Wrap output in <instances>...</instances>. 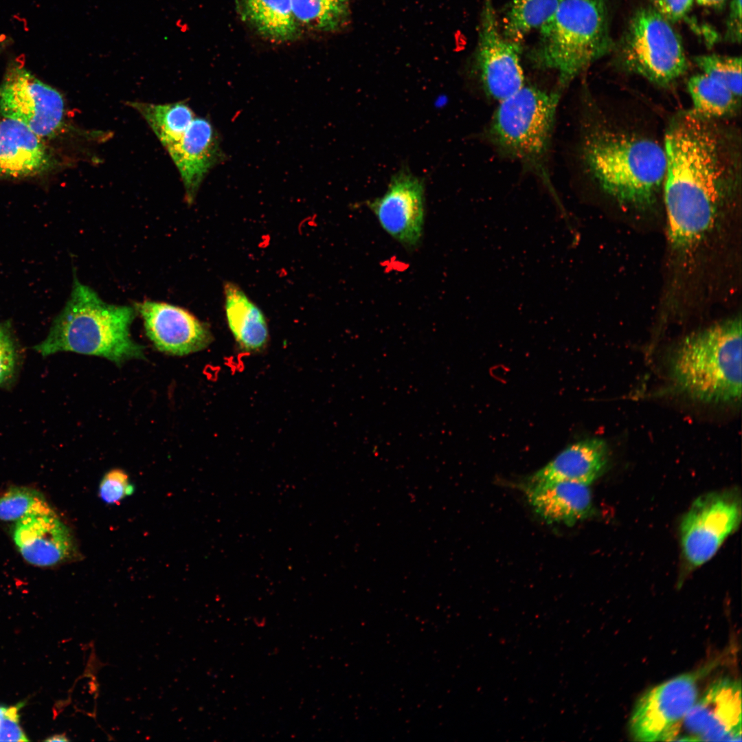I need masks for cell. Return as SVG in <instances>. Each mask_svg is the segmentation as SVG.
<instances>
[{
  "label": "cell",
  "mask_w": 742,
  "mask_h": 742,
  "mask_svg": "<svg viewBox=\"0 0 742 742\" xmlns=\"http://www.w3.org/2000/svg\"><path fill=\"white\" fill-rule=\"evenodd\" d=\"M674 741H741V685L721 678L697 698Z\"/></svg>",
  "instance_id": "12"
},
{
  "label": "cell",
  "mask_w": 742,
  "mask_h": 742,
  "mask_svg": "<svg viewBox=\"0 0 742 742\" xmlns=\"http://www.w3.org/2000/svg\"><path fill=\"white\" fill-rule=\"evenodd\" d=\"M56 159L41 138L23 124L0 120V179H23L52 170Z\"/></svg>",
  "instance_id": "17"
},
{
  "label": "cell",
  "mask_w": 742,
  "mask_h": 742,
  "mask_svg": "<svg viewBox=\"0 0 742 742\" xmlns=\"http://www.w3.org/2000/svg\"><path fill=\"white\" fill-rule=\"evenodd\" d=\"M694 0H650L651 8L668 22H677L690 12Z\"/></svg>",
  "instance_id": "31"
},
{
  "label": "cell",
  "mask_w": 742,
  "mask_h": 742,
  "mask_svg": "<svg viewBox=\"0 0 742 742\" xmlns=\"http://www.w3.org/2000/svg\"><path fill=\"white\" fill-rule=\"evenodd\" d=\"M16 349L5 327L0 326V385L10 379L16 366Z\"/></svg>",
  "instance_id": "30"
},
{
  "label": "cell",
  "mask_w": 742,
  "mask_h": 742,
  "mask_svg": "<svg viewBox=\"0 0 742 742\" xmlns=\"http://www.w3.org/2000/svg\"><path fill=\"white\" fill-rule=\"evenodd\" d=\"M687 87L694 113L705 119L730 114L740 100L728 89L704 73L693 76Z\"/></svg>",
  "instance_id": "25"
},
{
  "label": "cell",
  "mask_w": 742,
  "mask_h": 742,
  "mask_svg": "<svg viewBox=\"0 0 742 742\" xmlns=\"http://www.w3.org/2000/svg\"><path fill=\"white\" fill-rule=\"evenodd\" d=\"M0 113L18 121L43 139L61 128L65 102L61 94L25 69L14 67L0 85Z\"/></svg>",
  "instance_id": "11"
},
{
  "label": "cell",
  "mask_w": 742,
  "mask_h": 742,
  "mask_svg": "<svg viewBox=\"0 0 742 742\" xmlns=\"http://www.w3.org/2000/svg\"><path fill=\"white\" fill-rule=\"evenodd\" d=\"M580 154L592 180L620 203L644 208L655 201L666 167L664 147L657 142L587 126Z\"/></svg>",
  "instance_id": "2"
},
{
  "label": "cell",
  "mask_w": 742,
  "mask_h": 742,
  "mask_svg": "<svg viewBox=\"0 0 742 742\" xmlns=\"http://www.w3.org/2000/svg\"><path fill=\"white\" fill-rule=\"evenodd\" d=\"M726 38L740 43L741 41V0H732L726 23Z\"/></svg>",
  "instance_id": "32"
},
{
  "label": "cell",
  "mask_w": 742,
  "mask_h": 742,
  "mask_svg": "<svg viewBox=\"0 0 742 742\" xmlns=\"http://www.w3.org/2000/svg\"><path fill=\"white\" fill-rule=\"evenodd\" d=\"M618 49L629 70L660 86L675 82L688 67L681 40L671 23L651 7L634 13Z\"/></svg>",
  "instance_id": "7"
},
{
  "label": "cell",
  "mask_w": 742,
  "mask_h": 742,
  "mask_svg": "<svg viewBox=\"0 0 742 742\" xmlns=\"http://www.w3.org/2000/svg\"><path fill=\"white\" fill-rule=\"evenodd\" d=\"M130 105L143 116L165 148L178 142L195 117L191 109L181 102H132Z\"/></svg>",
  "instance_id": "22"
},
{
  "label": "cell",
  "mask_w": 742,
  "mask_h": 742,
  "mask_svg": "<svg viewBox=\"0 0 742 742\" xmlns=\"http://www.w3.org/2000/svg\"><path fill=\"white\" fill-rule=\"evenodd\" d=\"M48 506L39 490L27 486H12L0 494V521L14 524Z\"/></svg>",
  "instance_id": "26"
},
{
  "label": "cell",
  "mask_w": 742,
  "mask_h": 742,
  "mask_svg": "<svg viewBox=\"0 0 742 742\" xmlns=\"http://www.w3.org/2000/svg\"><path fill=\"white\" fill-rule=\"evenodd\" d=\"M45 741H52H52L53 742H55V741H69V739L67 738V737H66V735L65 734H54V735L50 736L47 739H46Z\"/></svg>",
  "instance_id": "34"
},
{
  "label": "cell",
  "mask_w": 742,
  "mask_h": 742,
  "mask_svg": "<svg viewBox=\"0 0 742 742\" xmlns=\"http://www.w3.org/2000/svg\"><path fill=\"white\" fill-rule=\"evenodd\" d=\"M10 533L23 559L35 567H56L79 555L70 528L50 505L12 524Z\"/></svg>",
  "instance_id": "14"
},
{
  "label": "cell",
  "mask_w": 742,
  "mask_h": 742,
  "mask_svg": "<svg viewBox=\"0 0 742 742\" xmlns=\"http://www.w3.org/2000/svg\"><path fill=\"white\" fill-rule=\"evenodd\" d=\"M741 520L739 496L732 491L712 492L696 499L682 518V554L688 565L708 561Z\"/></svg>",
  "instance_id": "8"
},
{
  "label": "cell",
  "mask_w": 742,
  "mask_h": 742,
  "mask_svg": "<svg viewBox=\"0 0 742 742\" xmlns=\"http://www.w3.org/2000/svg\"><path fill=\"white\" fill-rule=\"evenodd\" d=\"M380 225L391 237L408 248L420 243L425 224V185L409 171L394 175L385 193L368 201Z\"/></svg>",
  "instance_id": "13"
},
{
  "label": "cell",
  "mask_w": 742,
  "mask_h": 742,
  "mask_svg": "<svg viewBox=\"0 0 742 742\" xmlns=\"http://www.w3.org/2000/svg\"><path fill=\"white\" fill-rule=\"evenodd\" d=\"M539 29L528 60L535 69L554 73L561 93L614 48L606 0H564Z\"/></svg>",
  "instance_id": "6"
},
{
  "label": "cell",
  "mask_w": 742,
  "mask_h": 742,
  "mask_svg": "<svg viewBox=\"0 0 742 742\" xmlns=\"http://www.w3.org/2000/svg\"><path fill=\"white\" fill-rule=\"evenodd\" d=\"M166 149L181 175L186 201L192 204L209 170L223 159L217 134L209 120L194 117L181 138Z\"/></svg>",
  "instance_id": "16"
},
{
  "label": "cell",
  "mask_w": 742,
  "mask_h": 742,
  "mask_svg": "<svg viewBox=\"0 0 742 742\" xmlns=\"http://www.w3.org/2000/svg\"><path fill=\"white\" fill-rule=\"evenodd\" d=\"M562 93L556 88L546 90L526 84L498 102L484 137L501 156L519 164L541 182L568 223L567 211L550 173L556 115Z\"/></svg>",
  "instance_id": "3"
},
{
  "label": "cell",
  "mask_w": 742,
  "mask_h": 742,
  "mask_svg": "<svg viewBox=\"0 0 742 742\" xmlns=\"http://www.w3.org/2000/svg\"><path fill=\"white\" fill-rule=\"evenodd\" d=\"M134 307L103 301L74 276L71 293L47 337L34 346L46 357L74 352L106 358L116 364L144 358V348L131 338Z\"/></svg>",
  "instance_id": "4"
},
{
  "label": "cell",
  "mask_w": 742,
  "mask_h": 742,
  "mask_svg": "<svg viewBox=\"0 0 742 742\" xmlns=\"http://www.w3.org/2000/svg\"><path fill=\"white\" fill-rule=\"evenodd\" d=\"M704 119L695 113L682 117L665 136L668 235L673 249L682 253L712 227L731 181L722 142Z\"/></svg>",
  "instance_id": "1"
},
{
  "label": "cell",
  "mask_w": 742,
  "mask_h": 742,
  "mask_svg": "<svg viewBox=\"0 0 742 742\" xmlns=\"http://www.w3.org/2000/svg\"><path fill=\"white\" fill-rule=\"evenodd\" d=\"M668 374L676 389L714 404L741 398V319L735 317L693 333L671 352Z\"/></svg>",
  "instance_id": "5"
},
{
  "label": "cell",
  "mask_w": 742,
  "mask_h": 742,
  "mask_svg": "<svg viewBox=\"0 0 742 742\" xmlns=\"http://www.w3.org/2000/svg\"><path fill=\"white\" fill-rule=\"evenodd\" d=\"M302 29L333 32L346 27L350 16L349 0H291Z\"/></svg>",
  "instance_id": "23"
},
{
  "label": "cell",
  "mask_w": 742,
  "mask_h": 742,
  "mask_svg": "<svg viewBox=\"0 0 742 742\" xmlns=\"http://www.w3.org/2000/svg\"><path fill=\"white\" fill-rule=\"evenodd\" d=\"M609 453L608 446L602 439L594 438L576 442L530 475L521 486L563 481L589 485L604 473Z\"/></svg>",
  "instance_id": "18"
},
{
  "label": "cell",
  "mask_w": 742,
  "mask_h": 742,
  "mask_svg": "<svg viewBox=\"0 0 742 742\" xmlns=\"http://www.w3.org/2000/svg\"><path fill=\"white\" fill-rule=\"evenodd\" d=\"M699 5L709 8H720L727 0H695Z\"/></svg>",
  "instance_id": "33"
},
{
  "label": "cell",
  "mask_w": 742,
  "mask_h": 742,
  "mask_svg": "<svg viewBox=\"0 0 742 742\" xmlns=\"http://www.w3.org/2000/svg\"><path fill=\"white\" fill-rule=\"evenodd\" d=\"M100 498L107 504H117L133 494L134 486L122 469H111L104 474L99 484Z\"/></svg>",
  "instance_id": "28"
},
{
  "label": "cell",
  "mask_w": 742,
  "mask_h": 742,
  "mask_svg": "<svg viewBox=\"0 0 742 742\" xmlns=\"http://www.w3.org/2000/svg\"><path fill=\"white\" fill-rule=\"evenodd\" d=\"M134 308L143 319L146 335L161 352L187 355L213 341L209 326L183 308L150 300L136 302Z\"/></svg>",
  "instance_id": "15"
},
{
  "label": "cell",
  "mask_w": 742,
  "mask_h": 742,
  "mask_svg": "<svg viewBox=\"0 0 742 742\" xmlns=\"http://www.w3.org/2000/svg\"><path fill=\"white\" fill-rule=\"evenodd\" d=\"M223 295L227 323L240 349L246 352L262 350L269 333L262 310L233 282L224 283Z\"/></svg>",
  "instance_id": "20"
},
{
  "label": "cell",
  "mask_w": 742,
  "mask_h": 742,
  "mask_svg": "<svg viewBox=\"0 0 742 742\" xmlns=\"http://www.w3.org/2000/svg\"><path fill=\"white\" fill-rule=\"evenodd\" d=\"M238 11L244 22L270 42L289 43L302 36L291 0H238Z\"/></svg>",
  "instance_id": "21"
},
{
  "label": "cell",
  "mask_w": 742,
  "mask_h": 742,
  "mask_svg": "<svg viewBox=\"0 0 742 742\" xmlns=\"http://www.w3.org/2000/svg\"><path fill=\"white\" fill-rule=\"evenodd\" d=\"M699 674L688 673L648 690L638 699L629 719L638 741H674L685 717L699 696Z\"/></svg>",
  "instance_id": "10"
},
{
  "label": "cell",
  "mask_w": 742,
  "mask_h": 742,
  "mask_svg": "<svg viewBox=\"0 0 742 742\" xmlns=\"http://www.w3.org/2000/svg\"><path fill=\"white\" fill-rule=\"evenodd\" d=\"M521 488L535 513L549 524L572 526L594 513L589 485L563 481Z\"/></svg>",
  "instance_id": "19"
},
{
  "label": "cell",
  "mask_w": 742,
  "mask_h": 742,
  "mask_svg": "<svg viewBox=\"0 0 742 742\" xmlns=\"http://www.w3.org/2000/svg\"><path fill=\"white\" fill-rule=\"evenodd\" d=\"M23 702L13 706L0 705V741H28L20 724V709Z\"/></svg>",
  "instance_id": "29"
},
{
  "label": "cell",
  "mask_w": 742,
  "mask_h": 742,
  "mask_svg": "<svg viewBox=\"0 0 742 742\" xmlns=\"http://www.w3.org/2000/svg\"><path fill=\"white\" fill-rule=\"evenodd\" d=\"M563 1L512 0L503 17V34L521 43L528 34L539 28L555 13Z\"/></svg>",
  "instance_id": "24"
},
{
  "label": "cell",
  "mask_w": 742,
  "mask_h": 742,
  "mask_svg": "<svg viewBox=\"0 0 742 742\" xmlns=\"http://www.w3.org/2000/svg\"><path fill=\"white\" fill-rule=\"evenodd\" d=\"M521 54V43L503 34L493 1L484 0L474 66L488 99L499 102L526 85Z\"/></svg>",
  "instance_id": "9"
},
{
  "label": "cell",
  "mask_w": 742,
  "mask_h": 742,
  "mask_svg": "<svg viewBox=\"0 0 742 742\" xmlns=\"http://www.w3.org/2000/svg\"><path fill=\"white\" fill-rule=\"evenodd\" d=\"M695 62L702 73L713 78L734 95L741 96V58L717 54L698 56Z\"/></svg>",
  "instance_id": "27"
}]
</instances>
